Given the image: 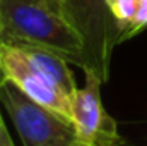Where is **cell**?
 I'll return each instance as SVG.
<instances>
[{"label":"cell","instance_id":"cell-10","mask_svg":"<svg viewBox=\"0 0 147 146\" xmlns=\"http://www.w3.org/2000/svg\"><path fill=\"white\" fill-rule=\"evenodd\" d=\"M74 146H89V145H82V143H77V145H74Z\"/></svg>","mask_w":147,"mask_h":146},{"label":"cell","instance_id":"cell-9","mask_svg":"<svg viewBox=\"0 0 147 146\" xmlns=\"http://www.w3.org/2000/svg\"><path fill=\"white\" fill-rule=\"evenodd\" d=\"M3 43H5V36H3V29H2V23H0V52H2ZM3 83H5V79H3V74H2V69H0V86Z\"/></svg>","mask_w":147,"mask_h":146},{"label":"cell","instance_id":"cell-8","mask_svg":"<svg viewBox=\"0 0 147 146\" xmlns=\"http://www.w3.org/2000/svg\"><path fill=\"white\" fill-rule=\"evenodd\" d=\"M2 105V103H0ZM0 146H16L7 127H5V122H3V117H2V112H0Z\"/></svg>","mask_w":147,"mask_h":146},{"label":"cell","instance_id":"cell-5","mask_svg":"<svg viewBox=\"0 0 147 146\" xmlns=\"http://www.w3.org/2000/svg\"><path fill=\"white\" fill-rule=\"evenodd\" d=\"M0 69L5 81L16 84L29 98L72 119V98L36 69L17 45L3 43L0 52Z\"/></svg>","mask_w":147,"mask_h":146},{"label":"cell","instance_id":"cell-6","mask_svg":"<svg viewBox=\"0 0 147 146\" xmlns=\"http://www.w3.org/2000/svg\"><path fill=\"white\" fill-rule=\"evenodd\" d=\"M14 45H17L22 50V53L26 55V59L46 77H50L62 91H65L70 98L75 95L79 88H77L72 71L69 69L67 59H63L62 55H58L53 50L36 46V45H28V43H14Z\"/></svg>","mask_w":147,"mask_h":146},{"label":"cell","instance_id":"cell-7","mask_svg":"<svg viewBox=\"0 0 147 146\" xmlns=\"http://www.w3.org/2000/svg\"><path fill=\"white\" fill-rule=\"evenodd\" d=\"M139 7H140V0H108V9L121 29V38L128 29V26L132 24L134 17L137 16Z\"/></svg>","mask_w":147,"mask_h":146},{"label":"cell","instance_id":"cell-4","mask_svg":"<svg viewBox=\"0 0 147 146\" xmlns=\"http://www.w3.org/2000/svg\"><path fill=\"white\" fill-rule=\"evenodd\" d=\"M86 84L72 96V122L77 139L89 146H116L120 141L116 122L110 117L101 98L103 77L92 69H84Z\"/></svg>","mask_w":147,"mask_h":146},{"label":"cell","instance_id":"cell-3","mask_svg":"<svg viewBox=\"0 0 147 146\" xmlns=\"http://www.w3.org/2000/svg\"><path fill=\"white\" fill-rule=\"evenodd\" d=\"M63 10L84 41L82 71L92 69L108 79L113 48L121 41V29L113 19L108 0H62Z\"/></svg>","mask_w":147,"mask_h":146},{"label":"cell","instance_id":"cell-1","mask_svg":"<svg viewBox=\"0 0 147 146\" xmlns=\"http://www.w3.org/2000/svg\"><path fill=\"white\" fill-rule=\"evenodd\" d=\"M0 23L5 43L43 46L82 67L84 41L62 0H0Z\"/></svg>","mask_w":147,"mask_h":146},{"label":"cell","instance_id":"cell-2","mask_svg":"<svg viewBox=\"0 0 147 146\" xmlns=\"http://www.w3.org/2000/svg\"><path fill=\"white\" fill-rule=\"evenodd\" d=\"M0 103L9 113L22 146H74L79 143L72 119L34 102L9 81L0 86Z\"/></svg>","mask_w":147,"mask_h":146}]
</instances>
